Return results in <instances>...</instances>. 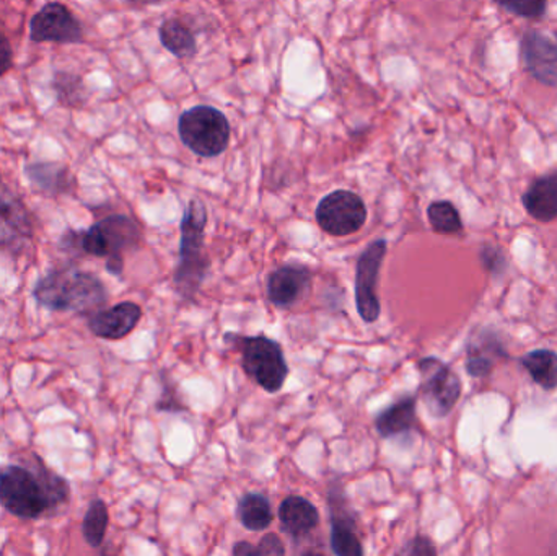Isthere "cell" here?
Listing matches in <instances>:
<instances>
[{"label":"cell","instance_id":"20","mask_svg":"<svg viewBox=\"0 0 557 556\" xmlns=\"http://www.w3.org/2000/svg\"><path fill=\"white\" fill-rule=\"evenodd\" d=\"M25 175L33 188L46 196L67 195L74 188L71 170L59 162L28 163Z\"/></svg>","mask_w":557,"mask_h":556},{"label":"cell","instance_id":"21","mask_svg":"<svg viewBox=\"0 0 557 556\" xmlns=\"http://www.w3.org/2000/svg\"><path fill=\"white\" fill-rule=\"evenodd\" d=\"M159 38L163 48L172 52L175 58L188 59L198 52L195 33L180 18L165 20L160 25Z\"/></svg>","mask_w":557,"mask_h":556},{"label":"cell","instance_id":"24","mask_svg":"<svg viewBox=\"0 0 557 556\" xmlns=\"http://www.w3.org/2000/svg\"><path fill=\"white\" fill-rule=\"evenodd\" d=\"M108 524H110V512H108L107 503L103 499H94L82 522V534L91 548H100L103 545Z\"/></svg>","mask_w":557,"mask_h":556},{"label":"cell","instance_id":"30","mask_svg":"<svg viewBox=\"0 0 557 556\" xmlns=\"http://www.w3.org/2000/svg\"><path fill=\"white\" fill-rule=\"evenodd\" d=\"M285 555V547L277 534H267L257 545V556Z\"/></svg>","mask_w":557,"mask_h":556},{"label":"cell","instance_id":"11","mask_svg":"<svg viewBox=\"0 0 557 556\" xmlns=\"http://www.w3.org/2000/svg\"><path fill=\"white\" fill-rule=\"evenodd\" d=\"M520 61L533 81L557 88V39L548 33L527 29L520 39Z\"/></svg>","mask_w":557,"mask_h":556},{"label":"cell","instance_id":"15","mask_svg":"<svg viewBox=\"0 0 557 556\" xmlns=\"http://www.w3.org/2000/svg\"><path fill=\"white\" fill-rule=\"evenodd\" d=\"M311 286V271L301 264H284L268 276V299L276 307L294 306Z\"/></svg>","mask_w":557,"mask_h":556},{"label":"cell","instance_id":"22","mask_svg":"<svg viewBox=\"0 0 557 556\" xmlns=\"http://www.w3.org/2000/svg\"><path fill=\"white\" fill-rule=\"evenodd\" d=\"M237 518L248 531H267L274 519L270 499L260 493H248L238 502Z\"/></svg>","mask_w":557,"mask_h":556},{"label":"cell","instance_id":"34","mask_svg":"<svg viewBox=\"0 0 557 556\" xmlns=\"http://www.w3.org/2000/svg\"><path fill=\"white\" fill-rule=\"evenodd\" d=\"M0 182H2V175H0Z\"/></svg>","mask_w":557,"mask_h":556},{"label":"cell","instance_id":"5","mask_svg":"<svg viewBox=\"0 0 557 556\" xmlns=\"http://www.w3.org/2000/svg\"><path fill=\"white\" fill-rule=\"evenodd\" d=\"M225 343L240 351L245 374L268 394H277L287 381L288 366L281 345L267 335L244 336L227 333Z\"/></svg>","mask_w":557,"mask_h":556},{"label":"cell","instance_id":"12","mask_svg":"<svg viewBox=\"0 0 557 556\" xmlns=\"http://www.w3.org/2000/svg\"><path fill=\"white\" fill-rule=\"evenodd\" d=\"M35 234L32 212L22 199L13 195L0 198V248L22 251Z\"/></svg>","mask_w":557,"mask_h":556},{"label":"cell","instance_id":"28","mask_svg":"<svg viewBox=\"0 0 557 556\" xmlns=\"http://www.w3.org/2000/svg\"><path fill=\"white\" fill-rule=\"evenodd\" d=\"M480 255L484 268H486L490 273H493L494 276L504 273V270H506V257H504L500 248L493 247V245H484V247L481 248Z\"/></svg>","mask_w":557,"mask_h":556},{"label":"cell","instance_id":"7","mask_svg":"<svg viewBox=\"0 0 557 556\" xmlns=\"http://www.w3.org/2000/svg\"><path fill=\"white\" fill-rule=\"evenodd\" d=\"M418 369L421 374L419 395L429 413L435 418L448 417L460 400L463 391L461 379L438 358H422Z\"/></svg>","mask_w":557,"mask_h":556},{"label":"cell","instance_id":"14","mask_svg":"<svg viewBox=\"0 0 557 556\" xmlns=\"http://www.w3.org/2000/svg\"><path fill=\"white\" fill-rule=\"evenodd\" d=\"M143 319V309L139 304L121 302L110 309H100L91 313L88 319V329L98 338L123 339L136 329Z\"/></svg>","mask_w":557,"mask_h":556},{"label":"cell","instance_id":"32","mask_svg":"<svg viewBox=\"0 0 557 556\" xmlns=\"http://www.w3.org/2000/svg\"><path fill=\"white\" fill-rule=\"evenodd\" d=\"M232 554L235 556H257V547H253L250 542H238V544H235Z\"/></svg>","mask_w":557,"mask_h":556},{"label":"cell","instance_id":"8","mask_svg":"<svg viewBox=\"0 0 557 556\" xmlns=\"http://www.w3.org/2000/svg\"><path fill=\"white\" fill-rule=\"evenodd\" d=\"M321 231L333 237L356 234L367 222V206L359 195L349 189H336L321 199L314 212Z\"/></svg>","mask_w":557,"mask_h":556},{"label":"cell","instance_id":"2","mask_svg":"<svg viewBox=\"0 0 557 556\" xmlns=\"http://www.w3.org/2000/svg\"><path fill=\"white\" fill-rule=\"evenodd\" d=\"M140 244V228L134 219L114 214L95 222L87 231H69L61 238V247L74 254L104 258L108 273L121 276L123 255Z\"/></svg>","mask_w":557,"mask_h":556},{"label":"cell","instance_id":"27","mask_svg":"<svg viewBox=\"0 0 557 556\" xmlns=\"http://www.w3.org/2000/svg\"><path fill=\"white\" fill-rule=\"evenodd\" d=\"M494 3L525 20H542L548 9V0H493Z\"/></svg>","mask_w":557,"mask_h":556},{"label":"cell","instance_id":"31","mask_svg":"<svg viewBox=\"0 0 557 556\" xmlns=\"http://www.w3.org/2000/svg\"><path fill=\"white\" fill-rule=\"evenodd\" d=\"M13 64V51L12 46H10L9 39L7 36L0 32V77L5 75L7 72L12 69Z\"/></svg>","mask_w":557,"mask_h":556},{"label":"cell","instance_id":"9","mask_svg":"<svg viewBox=\"0 0 557 556\" xmlns=\"http://www.w3.org/2000/svg\"><path fill=\"white\" fill-rule=\"evenodd\" d=\"M385 238L372 242L357 260L356 268V306L360 319L366 323H375L382 313L376 284H379L380 270L386 255Z\"/></svg>","mask_w":557,"mask_h":556},{"label":"cell","instance_id":"18","mask_svg":"<svg viewBox=\"0 0 557 556\" xmlns=\"http://www.w3.org/2000/svg\"><path fill=\"white\" fill-rule=\"evenodd\" d=\"M282 531L294 539H301L320 524V512L304 496H287L278 506Z\"/></svg>","mask_w":557,"mask_h":556},{"label":"cell","instance_id":"6","mask_svg":"<svg viewBox=\"0 0 557 556\" xmlns=\"http://www.w3.org/2000/svg\"><path fill=\"white\" fill-rule=\"evenodd\" d=\"M182 143L202 159L222 156L231 144V123L221 110L198 104L185 111L178 121Z\"/></svg>","mask_w":557,"mask_h":556},{"label":"cell","instance_id":"16","mask_svg":"<svg viewBox=\"0 0 557 556\" xmlns=\"http://www.w3.org/2000/svg\"><path fill=\"white\" fill-rule=\"evenodd\" d=\"M509 358L503 339L490 329H480L467 346V371L471 378H487L497 362Z\"/></svg>","mask_w":557,"mask_h":556},{"label":"cell","instance_id":"17","mask_svg":"<svg viewBox=\"0 0 557 556\" xmlns=\"http://www.w3.org/2000/svg\"><path fill=\"white\" fill-rule=\"evenodd\" d=\"M523 208L530 218L542 224L557 219V172L546 173L530 183L522 196Z\"/></svg>","mask_w":557,"mask_h":556},{"label":"cell","instance_id":"10","mask_svg":"<svg viewBox=\"0 0 557 556\" xmlns=\"http://www.w3.org/2000/svg\"><path fill=\"white\" fill-rule=\"evenodd\" d=\"M29 38L35 42L75 45L84 41V28L64 3L49 2L29 22Z\"/></svg>","mask_w":557,"mask_h":556},{"label":"cell","instance_id":"29","mask_svg":"<svg viewBox=\"0 0 557 556\" xmlns=\"http://www.w3.org/2000/svg\"><path fill=\"white\" fill-rule=\"evenodd\" d=\"M401 554L409 556H435L437 555V548L432 544L431 539L419 535V538L412 539V541L403 548Z\"/></svg>","mask_w":557,"mask_h":556},{"label":"cell","instance_id":"4","mask_svg":"<svg viewBox=\"0 0 557 556\" xmlns=\"http://www.w3.org/2000/svg\"><path fill=\"white\" fill-rule=\"evenodd\" d=\"M206 225L208 209L199 199H191L186 206L182 219V240H180V261L173 274V283L180 296L195 299L208 274L211 260L205 254Z\"/></svg>","mask_w":557,"mask_h":556},{"label":"cell","instance_id":"3","mask_svg":"<svg viewBox=\"0 0 557 556\" xmlns=\"http://www.w3.org/2000/svg\"><path fill=\"white\" fill-rule=\"evenodd\" d=\"M33 297L55 312L95 313L107 304L108 293L94 273L65 267L49 271L36 283Z\"/></svg>","mask_w":557,"mask_h":556},{"label":"cell","instance_id":"26","mask_svg":"<svg viewBox=\"0 0 557 556\" xmlns=\"http://www.w3.org/2000/svg\"><path fill=\"white\" fill-rule=\"evenodd\" d=\"M52 88L59 103L69 108L82 107L87 101V88H85L84 78L72 72H55L52 78Z\"/></svg>","mask_w":557,"mask_h":556},{"label":"cell","instance_id":"33","mask_svg":"<svg viewBox=\"0 0 557 556\" xmlns=\"http://www.w3.org/2000/svg\"><path fill=\"white\" fill-rule=\"evenodd\" d=\"M133 7H147V5H159V3L165 2V0H124Z\"/></svg>","mask_w":557,"mask_h":556},{"label":"cell","instance_id":"19","mask_svg":"<svg viewBox=\"0 0 557 556\" xmlns=\"http://www.w3.org/2000/svg\"><path fill=\"white\" fill-rule=\"evenodd\" d=\"M418 397L416 395H405L393 401L389 407L383 408L375 418V428L383 440L401 436L414 430L418 423Z\"/></svg>","mask_w":557,"mask_h":556},{"label":"cell","instance_id":"13","mask_svg":"<svg viewBox=\"0 0 557 556\" xmlns=\"http://www.w3.org/2000/svg\"><path fill=\"white\" fill-rule=\"evenodd\" d=\"M343 490H330L331 548L339 556H362L356 518L349 511Z\"/></svg>","mask_w":557,"mask_h":556},{"label":"cell","instance_id":"1","mask_svg":"<svg viewBox=\"0 0 557 556\" xmlns=\"http://www.w3.org/2000/svg\"><path fill=\"white\" fill-rule=\"evenodd\" d=\"M69 498L67 480L48 469L39 457H33L28 466L12 464L0 470V505L15 518H45L67 505Z\"/></svg>","mask_w":557,"mask_h":556},{"label":"cell","instance_id":"23","mask_svg":"<svg viewBox=\"0 0 557 556\" xmlns=\"http://www.w3.org/2000/svg\"><path fill=\"white\" fill-rule=\"evenodd\" d=\"M535 384L545 391L557 388V353L553 349H535L520 359Z\"/></svg>","mask_w":557,"mask_h":556},{"label":"cell","instance_id":"25","mask_svg":"<svg viewBox=\"0 0 557 556\" xmlns=\"http://www.w3.org/2000/svg\"><path fill=\"white\" fill-rule=\"evenodd\" d=\"M429 224L432 231L442 235H457L463 231L460 211L450 201H434L428 208Z\"/></svg>","mask_w":557,"mask_h":556}]
</instances>
